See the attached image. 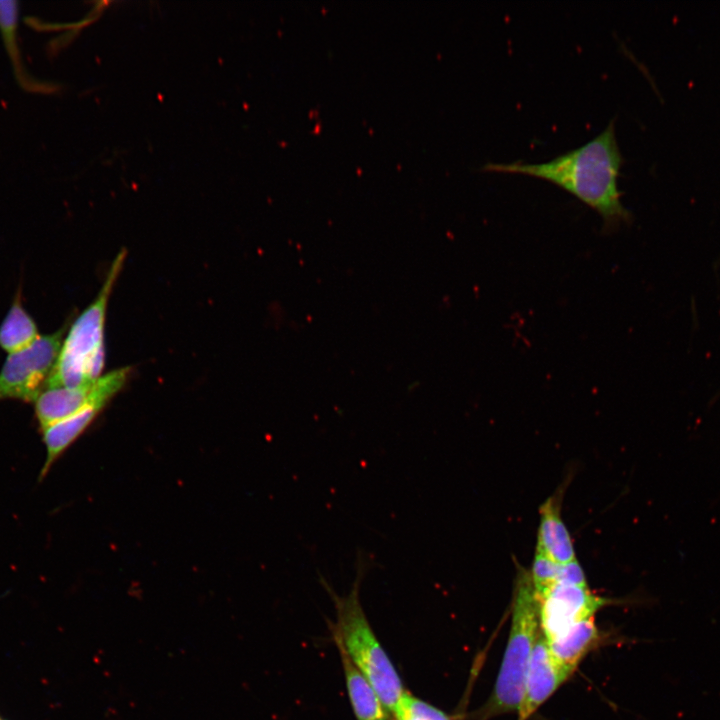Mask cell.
Returning <instances> with one entry per match:
<instances>
[{
    "label": "cell",
    "instance_id": "6da1fadb",
    "mask_svg": "<svg viewBox=\"0 0 720 720\" xmlns=\"http://www.w3.org/2000/svg\"><path fill=\"white\" fill-rule=\"evenodd\" d=\"M623 158L615 134V119L580 147L541 163L489 162L482 170L519 173L548 180L576 196L601 216L602 232L615 233L631 221L621 202L618 177Z\"/></svg>",
    "mask_w": 720,
    "mask_h": 720
},
{
    "label": "cell",
    "instance_id": "7a4b0ae2",
    "mask_svg": "<svg viewBox=\"0 0 720 720\" xmlns=\"http://www.w3.org/2000/svg\"><path fill=\"white\" fill-rule=\"evenodd\" d=\"M374 566L372 555L358 550L353 586L344 596L337 595L322 575L319 578L335 603L336 640L372 685L383 706L394 713L404 690L396 670L374 636L359 600L361 582Z\"/></svg>",
    "mask_w": 720,
    "mask_h": 720
},
{
    "label": "cell",
    "instance_id": "3957f363",
    "mask_svg": "<svg viewBox=\"0 0 720 720\" xmlns=\"http://www.w3.org/2000/svg\"><path fill=\"white\" fill-rule=\"evenodd\" d=\"M125 257V250L115 257L97 297L71 325L44 388L77 387L101 377L105 362L106 311Z\"/></svg>",
    "mask_w": 720,
    "mask_h": 720
},
{
    "label": "cell",
    "instance_id": "277c9868",
    "mask_svg": "<svg viewBox=\"0 0 720 720\" xmlns=\"http://www.w3.org/2000/svg\"><path fill=\"white\" fill-rule=\"evenodd\" d=\"M539 627L538 597L530 575L520 574L515 589L508 643L485 711L488 717L518 711Z\"/></svg>",
    "mask_w": 720,
    "mask_h": 720
},
{
    "label": "cell",
    "instance_id": "5b68a950",
    "mask_svg": "<svg viewBox=\"0 0 720 720\" xmlns=\"http://www.w3.org/2000/svg\"><path fill=\"white\" fill-rule=\"evenodd\" d=\"M67 325L9 354L0 371V401L34 402L44 389L60 352Z\"/></svg>",
    "mask_w": 720,
    "mask_h": 720
},
{
    "label": "cell",
    "instance_id": "8992f818",
    "mask_svg": "<svg viewBox=\"0 0 720 720\" xmlns=\"http://www.w3.org/2000/svg\"><path fill=\"white\" fill-rule=\"evenodd\" d=\"M130 371L128 367L116 369L91 384L77 387L44 388L33 402L40 429L77 413L93 401H110L124 387Z\"/></svg>",
    "mask_w": 720,
    "mask_h": 720
},
{
    "label": "cell",
    "instance_id": "52a82bcc",
    "mask_svg": "<svg viewBox=\"0 0 720 720\" xmlns=\"http://www.w3.org/2000/svg\"><path fill=\"white\" fill-rule=\"evenodd\" d=\"M537 597L540 630L547 641L576 623L592 618L598 609L607 604L606 599L592 594L588 587L562 583H554Z\"/></svg>",
    "mask_w": 720,
    "mask_h": 720
},
{
    "label": "cell",
    "instance_id": "ba28073f",
    "mask_svg": "<svg viewBox=\"0 0 720 720\" xmlns=\"http://www.w3.org/2000/svg\"><path fill=\"white\" fill-rule=\"evenodd\" d=\"M569 677L551 656L547 641L538 635L525 677L518 720H527Z\"/></svg>",
    "mask_w": 720,
    "mask_h": 720
},
{
    "label": "cell",
    "instance_id": "9c48e42d",
    "mask_svg": "<svg viewBox=\"0 0 720 720\" xmlns=\"http://www.w3.org/2000/svg\"><path fill=\"white\" fill-rule=\"evenodd\" d=\"M108 402L93 401L77 413L41 430L46 454L39 479L48 474L53 464L91 425Z\"/></svg>",
    "mask_w": 720,
    "mask_h": 720
},
{
    "label": "cell",
    "instance_id": "30bf717a",
    "mask_svg": "<svg viewBox=\"0 0 720 720\" xmlns=\"http://www.w3.org/2000/svg\"><path fill=\"white\" fill-rule=\"evenodd\" d=\"M560 496L550 497L540 509L536 553L558 565L576 559L573 543L560 514Z\"/></svg>",
    "mask_w": 720,
    "mask_h": 720
},
{
    "label": "cell",
    "instance_id": "8fae6325",
    "mask_svg": "<svg viewBox=\"0 0 720 720\" xmlns=\"http://www.w3.org/2000/svg\"><path fill=\"white\" fill-rule=\"evenodd\" d=\"M597 640L598 630L592 617L576 623L558 637L546 641L554 661L570 675Z\"/></svg>",
    "mask_w": 720,
    "mask_h": 720
},
{
    "label": "cell",
    "instance_id": "7c38bea8",
    "mask_svg": "<svg viewBox=\"0 0 720 720\" xmlns=\"http://www.w3.org/2000/svg\"><path fill=\"white\" fill-rule=\"evenodd\" d=\"M336 642L343 661L349 697L357 719L387 720V712L372 685L352 662L340 642L338 640Z\"/></svg>",
    "mask_w": 720,
    "mask_h": 720
},
{
    "label": "cell",
    "instance_id": "4fadbf2b",
    "mask_svg": "<svg viewBox=\"0 0 720 720\" xmlns=\"http://www.w3.org/2000/svg\"><path fill=\"white\" fill-rule=\"evenodd\" d=\"M19 8L15 1H0V33L19 84L30 91L47 89L26 71L18 47Z\"/></svg>",
    "mask_w": 720,
    "mask_h": 720
},
{
    "label": "cell",
    "instance_id": "5bb4252c",
    "mask_svg": "<svg viewBox=\"0 0 720 720\" xmlns=\"http://www.w3.org/2000/svg\"><path fill=\"white\" fill-rule=\"evenodd\" d=\"M39 337L37 325L21 304L18 292L0 325V347L9 354L19 352Z\"/></svg>",
    "mask_w": 720,
    "mask_h": 720
},
{
    "label": "cell",
    "instance_id": "9a60e30c",
    "mask_svg": "<svg viewBox=\"0 0 720 720\" xmlns=\"http://www.w3.org/2000/svg\"><path fill=\"white\" fill-rule=\"evenodd\" d=\"M397 720H450L442 711L403 692L394 711Z\"/></svg>",
    "mask_w": 720,
    "mask_h": 720
},
{
    "label": "cell",
    "instance_id": "2e32d148",
    "mask_svg": "<svg viewBox=\"0 0 720 720\" xmlns=\"http://www.w3.org/2000/svg\"><path fill=\"white\" fill-rule=\"evenodd\" d=\"M558 570V564L545 556L535 553L530 578L537 596L556 583Z\"/></svg>",
    "mask_w": 720,
    "mask_h": 720
},
{
    "label": "cell",
    "instance_id": "e0dca14e",
    "mask_svg": "<svg viewBox=\"0 0 720 720\" xmlns=\"http://www.w3.org/2000/svg\"><path fill=\"white\" fill-rule=\"evenodd\" d=\"M556 583L587 587L583 569L577 559L564 565H559Z\"/></svg>",
    "mask_w": 720,
    "mask_h": 720
},
{
    "label": "cell",
    "instance_id": "ac0fdd59",
    "mask_svg": "<svg viewBox=\"0 0 720 720\" xmlns=\"http://www.w3.org/2000/svg\"><path fill=\"white\" fill-rule=\"evenodd\" d=\"M1 720V719H0Z\"/></svg>",
    "mask_w": 720,
    "mask_h": 720
}]
</instances>
